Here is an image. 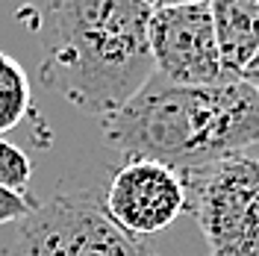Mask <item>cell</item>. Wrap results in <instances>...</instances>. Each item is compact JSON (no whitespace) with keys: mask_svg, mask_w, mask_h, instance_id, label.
Instances as JSON below:
<instances>
[{"mask_svg":"<svg viewBox=\"0 0 259 256\" xmlns=\"http://www.w3.org/2000/svg\"><path fill=\"white\" fill-rule=\"evenodd\" d=\"M150 15L153 3L145 0H65L18 12L41 32V82L100 121L156 74Z\"/></svg>","mask_w":259,"mask_h":256,"instance_id":"obj_1","label":"cell"},{"mask_svg":"<svg viewBox=\"0 0 259 256\" xmlns=\"http://www.w3.org/2000/svg\"><path fill=\"white\" fill-rule=\"evenodd\" d=\"M100 136L124 162H159L189 177L259 142V95L242 80L177 86L153 74L127 106L100 121Z\"/></svg>","mask_w":259,"mask_h":256,"instance_id":"obj_2","label":"cell"},{"mask_svg":"<svg viewBox=\"0 0 259 256\" xmlns=\"http://www.w3.org/2000/svg\"><path fill=\"white\" fill-rule=\"evenodd\" d=\"M112 171L97 162L68 171L56 192L21 221L12 256H159L109 218L106 186Z\"/></svg>","mask_w":259,"mask_h":256,"instance_id":"obj_3","label":"cell"},{"mask_svg":"<svg viewBox=\"0 0 259 256\" xmlns=\"http://www.w3.org/2000/svg\"><path fill=\"white\" fill-rule=\"evenodd\" d=\"M212 256H259V159L230 156L183 177Z\"/></svg>","mask_w":259,"mask_h":256,"instance_id":"obj_4","label":"cell"},{"mask_svg":"<svg viewBox=\"0 0 259 256\" xmlns=\"http://www.w3.org/2000/svg\"><path fill=\"white\" fill-rule=\"evenodd\" d=\"M150 53L162 80L177 86H221L230 82L221 68L212 3H153Z\"/></svg>","mask_w":259,"mask_h":256,"instance_id":"obj_5","label":"cell"},{"mask_svg":"<svg viewBox=\"0 0 259 256\" xmlns=\"http://www.w3.org/2000/svg\"><path fill=\"white\" fill-rule=\"evenodd\" d=\"M106 212L133 239H150L189 212L186 180L159 162L130 159L106 186Z\"/></svg>","mask_w":259,"mask_h":256,"instance_id":"obj_6","label":"cell"},{"mask_svg":"<svg viewBox=\"0 0 259 256\" xmlns=\"http://www.w3.org/2000/svg\"><path fill=\"white\" fill-rule=\"evenodd\" d=\"M212 21L224 77L230 82L242 80L259 50V0H215Z\"/></svg>","mask_w":259,"mask_h":256,"instance_id":"obj_7","label":"cell"},{"mask_svg":"<svg viewBox=\"0 0 259 256\" xmlns=\"http://www.w3.org/2000/svg\"><path fill=\"white\" fill-rule=\"evenodd\" d=\"M30 109V80L15 56L0 50V139L15 130Z\"/></svg>","mask_w":259,"mask_h":256,"instance_id":"obj_8","label":"cell"},{"mask_svg":"<svg viewBox=\"0 0 259 256\" xmlns=\"http://www.w3.org/2000/svg\"><path fill=\"white\" fill-rule=\"evenodd\" d=\"M30 180H32L30 156L15 142L0 139V186L6 192H15L27 197L30 194Z\"/></svg>","mask_w":259,"mask_h":256,"instance_id":"obj_9","label":"cell"},{"mask_svg":"<svg viewBox=\"0 0 259 256\" xmlns=\"http://www.w3.org/2000/svg\"><path fill=\"white\" fill-rule=\"evenodd\" d=\"M38 206V200H32L30 194H15V192H6L0 186V224H12V221H24L32 209Z\"/></svg>","mask_w":259,"mask_h":256,"instance_id":"obj_10","label":"cell"},{"mask_svg":"<svg viewBox=\"0 0 259 256\" xmlns=\"http://www.w3.org/2000/svg\"><path fill=\"white\" fill-rule=\"evenodd\" d=\"M242 82H247L253 92L259 95V50H256V56L250 59V65L244 68V74H242Z\"/></svg>","mask_w":259,"mask_h":256,"instance_id":"obj_11","label":"cell"},{"mask_svg":"<svg viewBox=\"0 0 259 256\" xmlns=\"http://www.w3.org/2000/svg\"><path fill=\"white\" fill-rule=\"evenodd\" d=\"M209 256H212V253H209Z\"/></svg>","mask_w":259,"mask_h":256,"instance_id":"obj_12","label":"cell"}]
</instances>
